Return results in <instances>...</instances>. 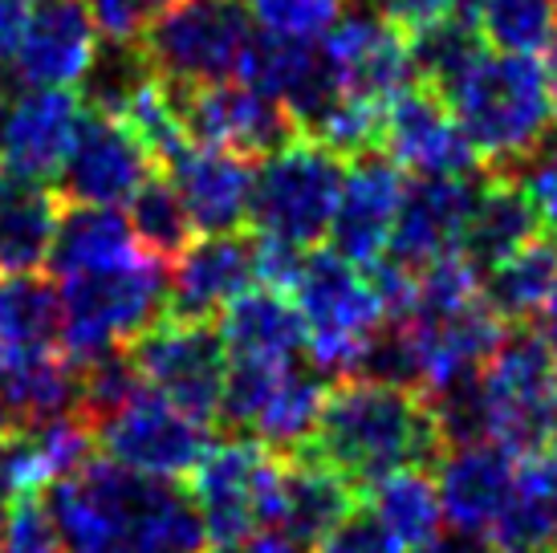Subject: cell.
Segmentation results:
<instances>
[{
  "instance_id": "obj_1",
  "label": "cell",
  "mask_w": 557,
  "mask_h": 553,
  "mask_svg": "<svg viewBox=\"0 0 557 553\" xmlns=\"http://www.w3.org/2000/svg\"><path fill=\"white\" fill-rule=\"evenodd\" d=\"M46 508L65 553H203L208 529L191 492L139 477L110 456H90L53 480Z\"/></svg>"
},
{
  "instance_id": "obj_2",
  "label": "cell",
  "mask_w": 557,
  "mask_h": 553,
  "mask_svg": "<svg viewBox=\"0 0 557 553\" xmlns=\"http://www.w3.org/2000/svg\"><path fill=\"white\" fill-rule=\"evenodd\" d=\"M301 452L338 468L362 492L391 472L440 464L448 444L428 395L358 374L330 386L318 431Z\"/></svg>"
},
{
  "instance_id": "obj_3",
  "label": "cell",
  "mask_w": 557,
  "mask_h": 553,
  "mask_svg": "<svg viewBox=\"0 0 557 553\" xmlns=\"http://www.w3.org/2000/svg\"><path fill=\"white\" fill-rule=\"evenodd\" d=\"M444 98L484 171H517L557 131L549 74L525 53H484Z\"/></svg>"
},
{
  "instance_id": "obj_4",
  "label": "cell",
  "mask_w": 557,
  "mask_h": 553,
  "mask_svg": "<svg viewBox=\"0 0 557 553\" xmlns=\"http://www.w3.org/2000/svg\"><path fill=\"white\" fill-rule=\"evenodd\" d=\"M289 297L310 334L306 351L313 367L325 379H358L374 339L387 325L371 276H362V269L334 248H310L289 285Z\"/></svg>"
},
{
  "instance_id": "obj_5",
  "label": "cell",
  "mask_w": 557,
  "mask_h": 553,
  "mask_svg": "<svg viewBox=\"0 0 557 553\" xmlns=\"http://www.w3.org/2000/svg\"><path fill=\"white\" fill-rule=\"evenodd\" d=\"M168 309V269L151 257H139L119 269L70 276L62 290V354L74 367L135 342Z\"/></svg>"
},
{
  "instance_id": "obj_6",
  "label": "cell",
  "mask_w": 557,
  "mask_h": 553,
  "mask_svg": "<svg viewBox=\"0 0 557 553\" xmlns=\"http://www.w3.org/2000/svg\"><path fill=\"white\" fill-rule=\"evenodd\" d=\"M484 440L505 452L537 456L557 435V342L545 330H509L500 351L480 370Z\"/></svg>"
},
{
  "instance_id": "obj_7",
  "label": "cell",
  "mask_w": 557,
  "mask_h": 553,
  "mask_svg": "<svg viewBox=\"0 0 557 553\" xmlns=\"http://www.w3.org/2000/svg\"><path fill=\"white\" fill-rule=\"evenodd\" d=\"M342 180H346V159L325 151L318 138L301 131L281 151L261 159L252 175V204H248L252 236L301 253L318 248L338 212Z\"/></svg>"
},
{
  "instance_id": "obj_8",
  "label": "cell",
  "mask_w": 557,
  "mask_h": 553,
  "mask_svg": "<svg viewBox=\"0 0 557 553\" xmlns=\"http://www.w3.org/2000/svg\"><path fill=\"white\" fill-rule=\"evenodd\" d=\"M252 46L245 0H175L147 25L143 58L171 86L236 82Z\"/></svg>"
},
{
  "instance_id": "obj_9",
  "label": "cell",
  "mask_w": 557,
  "mask_h": 553,
  "mask_svg": "<svg viewBox=\"0 0 557 553\" xmlns=\"http://www.w3.org/2000/svg\"><path fill=\"white\" fill-rule=\"evenodd\" d=\"M325 400H330V379L313 362L310 367L233 362L216 419L240 435L261 440L281 456H294L310 447Z\"/></svg>"
},
{
  "instance_id": "obj_10",
  "label": "cell",
  "mask_w": 557,
  "mask_h": 553,
  "mask_svg": "<svg viewBox=\"0 0 557 553\" xmlns=\"http://www.w3.org/2000/svg\"><path fill=\"white\" fill-rule=\"evenodd\" d=\"M285 456L264 447L252 435H236L212 444L200 468L191 472V501L200 508L212 545H236L252 533H273L277 521V492Z\"/></svg>"
},
{
  "instance_id": "obj_11",
  "label": "cell",
  "mask_w": 557,
  "mask_h": 553,
  "mask_svg": "<svg viewBox=\"0 0 557 553\" xmlns=\"http://www.w3.org/2000/svg\"><path fill=\"white\" fill-rule=\"evenodd\" d=\"M131 358L143 383L171 400L200 423H216L224 383H228V346L212 322H175L159 318L135 346Z\"/></svg>"
},
{
  "instance_id": "obj_12",
  "label": "cell",
  "mask_w": 557,
  "mask_h": 553,
  "mask_svg": "<svg viewBox=\"0 0 557 553\" xmlns=\"http://www.w3.org/2000/svg\"><path fill=\"white\" fill-rule=\"evenodd\" d=\"M94 440L102 447V456L139 472V477L156 480L191 477L212 447L208 444V423L180 411L151 386H143L126 407L102 419L94 428Z\"/></svg>"
},
{
  "instance_id": "obj_13",
  "label": "cell",
  "mask_w": 557,
  "mask_h": 553,
  "mask_svg": "<svg viewBox=\"0 0 557 553\" xmlns=\"http://www.w3.org/2000/svg\"><path fill=\"white\" fill-rule=\"evenodd\" d=\"M171 86V82H168ZM180 102L187 143L196 147H220L240 159H269L289 138L301 135V126L277 98L252 90L245 82H220V86H171Z\"/></svg>"
},
{
  "instance_id": "obj_14",
  "label": "cell",
  "mask_w": 557,
  "mask_h": 553,
  "mask_svg": "<svg viewBox=\"0 0 557 553\" xmlns=\"http://www.w3.org/2000/svg\"><path fill=\"white\" fill-rule=\"evenodd\" d=\"M383 155L419 180H465L484 175L480 155L451 114L448 98L428 82H411L383 110Z\"/></svg>"
},
{
  "instance_id": "obj_15",
  "label": "cell",
  "mask_w": 557,
  "mask_h": 553,
  "mask_svg": "<svg viewBox=\"0 0 557 553\" xmlns=\"http://www.w3.org/2000/svg\"><path fill=\"white\" fill-rule=\"evenodd\" d=\"M322 62L330 70V82L342 98H367V102H391L399 90L411 86V41L399 25L387 16L371 13H346L325 33Z\"/></svg>"
},
{
  "instance_id": "obj_16",
  "label": "cell",
  "mask_w": 557,
  "mask_h": 553,
  "mask_svg": "<svg viewBox=\"0 0 557 553\" xmlns=\"http://www.w3.org/2000/svg\"><path fill=\"white\" fill-rule=\"evenodd\" d=\"M151 171L159 168L123 119L86 110L70 159L58 175V196L70 204H90V208L131 204V196L151 180Z\"/></svg>"
},
{
  "instance_id": "obj_17",
  "label": "cell",
  "mask_w": 557,
  "mask_h": 553,
  "mask_svg": "<svg viewBox=\"0 0 557 553\" xmlns=\"http://www.w3.org/2000/svg\"><path fill=\"white\" fill-rule=\"evenodd\" d=\"M86 102L74 90L0 94V168L25 180H58L78 138Z\"/></svg>"
},
{
  "instance_id": "obj_18",
  "label": "cell",
  "mask_w": 557,
  "mask_h": 553,
  "mask_svg": "<svg viewBox=\"0 0 557 553\" xmlns=\"http://www.w3.org/2000/svg\"><path fill=\"white\" fill-rule=\"evenodd\" d=\"M98 25L82 0H49L25 16L13 62V86L74 90L98 62Z\"/></svg>"
},
{
  "instance_id": "obj_19",
  "label": "cell",
  "mask_w": 557,
  "mask_h": 553,
  "mask_svg": "<svg viewBox=\"0 0 557 553\" xmlns=\"http://www.w3.org/2000/svg\"><path fill=\"white\" fill-rule=\"evenodd\" d=\"M257 281V236L228 232L203 236L171 261L168 273V309L163 318L175 322H216L240 293Z\"/></svg>"
},
{
  "instance_id": "obj_20",
  "label": "cell",
  "mask_w": 557,
  "mask_h": 553,
  "mask_svg": "<svg viewBox=\"0 0 557 553\" xmlns=\"http://www.w3.org/2000/svg\"><path fill=\"white\" fill-rule=\"evenodd\" d=\"M403 192H407V175L387 155H362L355 163H346L338 212L330 224L334 253H342L358 269L383 261L399 220Z\"/></svg>"
},
{
  "instance_id": "obj_21",
  "label": "cell",
  "mask_w": 557,
  "mask_h": 553,
  "mask_svg": "<svg viewBox=\"0 0 557 553\" xmlns=\"http://www.w3.org/2000/svg\"><path fill=\"white\" fill-rule=\"evenodd\" d=\"M480 180L484 175H465V180H419L407 184L403 208L391 232V261L407 269H428L432 261L456 257L465 245V229L472 204H476Z\"/></svg>"
},
{
  "instance_id": "obj_22",
  "label": "cell",
  "mask_w": 557,
  "mask_h": 553,
  "mask_svg": "<svg viewBox=\"0 0 557 553\" xmlns=\"http://www.w3.org/2000/svg\"><path fill=\"white\" fill-rule=\"evenodd\" d=\"M517 472H521V460L493 440L448 447L435 464V492H440L444 521H451V529L488 538V529L517 489Z\"/></svg>"
},
{
  "instance_id": "obj_23",
  "label": "cell",
  "mask_w": 557,
  "mask_h": 553,
  "mask_svg": "<svg viewBox=\"0 0 557 553\" xmlns=\"http://www.w3.org/2000/svg\"><path fill=\"white\" fill-rule=\"evenodd\" d=\"M252 175L257 171L248 168V159L220 147H187L168 168V180L203 236H228L248 224Z\"/></svg>"
},
{
  "instance_id": "obj_24",
  "label": "cell",
  "mask_w": 557,
  "mask_h": 553,
  "mask_svg": "<svg viewBox=\"0 0 557 553\" xmlns=\"http://www.w3.org/2000/svg\"><path fill=\"white\" fill-rule=\"evenodd\" d=\"M355 508L358 489L342 477L338 468L318 460L313 452L285 456L273 533H281V538H289L294 545L306 550V545H318L322 538H330Z\"/></svg>"
},
{
  "instance_id": "obj_25",
  "label": "cell",
  "mask_w": 557,
  "mask_h": 553,
  "mask_svg": "<svg viewBox=\"0 0 557 553\" xmlns=\"http://www.w3.org/2000/svg\"><path fill=\"white\" fill-rule=\"evenodd\" d=\"M216 322L233 362H269V367L297 362V354L310 342L294 297L264 285L240 293Z\"/></svg>"
},
{
  "instance_id": "obj_26",
  "label": "cell",
  "mask_w": 557,
  "mask_h": 553,
  "mask_svg": "<svg viewBox=\"0 0 557 553\" xmlns=\"http://www.w3.org/2000/svg\"><path fill=\"white\" fill-rule=\"evenodd\" d=\"M537 236V212L529 204L525 187L517 184L512 171H484L465 229V257L480 273V281L493 273L500 261H509L517 248H525Z\"/></svg>"
},
{
  "instance_id": "obj_27",
  "label": "cell",
  "mask_w": 557,
  "mask_h": 553,
  "mask_svg": "<svg viewBox=\"0 0 557 553\" xmlns=\"http://www.w3.org/2000/svg\"><path fill=\"white\" fill-rule=\"evenodd\" d=\"M62 212L53 187L0 168V276L37 273L49 261Z\"/></svg>"
},
{
  "instance_id": "obj_28",
  "label": "cell",
  "mask_w": 557,
  "mask_h": 553,
  "mask_svg": "<svg viewBox=\"0 0 557 553\" xmlns=\"http://www.w3.org/2000/svg\"><path fill=\"white\" fill-rule=\"evenodd\" d=\"M147 257L139 236L131 229L119 208H90V204H74L62 212L53 248H49V269L70 281L82 273H102V269H119Z\"/></svg>"
},
{
  "instance_id": "obj_29",
  "label": "cell",
  "mask_w": 557,
  "mask_h": 553,
  "mask_svg": "<svg viewBox=\"0 0 557 553\" xmlns=\"http://www.w3.org/2000/svg\"><path fill=\"white\" fill-rule=\"evenodd\" d=\"M0 351L53 354L62 351V290L46 276H0Z\"/></svg>"
},
{
  "instance_id": "obj_30",
  "label": "cell",
  "mask_w": 557,
  "mask_h": 553,
  "mask_svg": "<svg viewBox=\"0 0 557 553\" xmlns=\"http://www.w3.org/2000/svg\"><path fill=\"white\" fill-rule=\"evenodd\" d=\"M557 281V236H533L525 248H517L509 261H500L484 276V302L496 309V318L521 325L537 318L554 293Z\"/></svg>"
},
{
  "instance_id": "obj_31",
  "label": "cell",
  "mask_w": 557,
  "mask_h": 553,
  "mask_svg": "<svg viewBox=\"0 0 557 553\" xmlns=\"http://www.w3.org/2000/svg\"><path fill=\"white\" fill-rule=\"evenodd\" d=\"M367 492H371L374 517L387 525L391 533H395L407 550H423L428 541L440 538L444 508H440L435 477H428L423 468H403V472H391V477H383Z\"/></svg>"
},
{
  "instance_id": "obj_32",
  "label": "cell",
  "mask_w": 557,
  "mask_h": 553,
  "mask_svg": "<svg viewBox=\"0 0 557 553\" xmlns=\"http://www.w3.org/2000/svg\"><path fill=\"white\" fill-rule=\"evenodd\" d=\"M407 41H411L416 82H428L440 94H448L484 58V46H488L480 25L465 13H451L444 21H432L423 29L407 33Z\"/></svg>"
},
{
  "instance_id": "obj_33",
  "label": "cell",
  "mask_w": 557,
  "mask_h": 553,
  "mask_svg": "<svg viewBox=\"0 0 557 553\" xmlns=\"http://www.w3.org/2000/svg\"><path fill=\"white\" fill-rule=\"evenodd\" d=\"M496 53L537 58L557 41V0H460Z\"/></svg>"
},
{
  "instance_id": "obj_34",
  "label": "cell",
  "mask_w": 557,
  "mask_h": 553,
  "mask_svg": "<svg viewBox=\"0 0 557 553\" xmlns=\"http://www.w3.org/2000/svg\"><path fill=\"white\" fill-rule=\"evenodd\" d=\"M126 220L139 236L143 253L159 265L184 257L187 248L196 245V224H191L175 184L168 180V171H151V180L131 196V216Z\"/></svg>"
},
{
  "instance_id": "obj_35",
  "label": "cell",
  "mask_w": 557,
  "mask_h": 553,
  "mask_svg": "<svg viewBox=\"0 0 557 553\" xmlns=\"http://www.w3.org/2000/svg\"><path fill=\"white\" fill-rule=\"evenodd\" d=\"M119 119L131 126V135L139 138L143 151L151 155V163H156L159 171H168L171 163L191 147V143H187V131H184V119H180L175 90H171L159 74H151L147 82H143Z\"/></svg>"
},
{
  "instance_id": "obj_36",
  "label": "cell",
  "mask_w": 557,
  "mask_h": 553,
  "mask_svg": "<svg viewBox=\"0 0 557 553\" xmlns=\"http://www.w3.org/2000/svg\"><path fill=\"white\" fill-rule=\"evenodd\" d=\"M488 541L500 553H557V505L525 472H517V489L488 529Z\"/></svg>"
},
{
  "instance_id": "obj_37",
  "label": "cell",
  "mask_w": 557,
  "mask_h": 553,
  "mask_svg": "<svg viewBox=\"0 0 557 553\" xmlns=\"http://www.w3.org/2000/svg\"><path fill=\"white\" fill-rule=\"evenodd\" d=\"M383 110L387 102L338 98L306 135L318 138L325 151H334L346 163H355L362 155H383Z\"/></svg>"
},
{
  "instance_id": "obj_38",
  "label": "cell",
  "mask_w": 557,
  "mask_h": 553,
  "mask_svg": "<svg viewBox=\"0 0 557 553\" xmlns=\"http://www.w3.org/2000/svg\"><path fill=\"white\" fill-rule=\"evenodd\" d=\"M248 16L264 37L281 41H322L346 16V0H245Z\"/></svg>"
},
{
  "instance_id": "obj_39",
  "label": "cell",
  "mask_w": 557,
  "mask_h": 553,
  "mask_svg": "<svg viewBox=\"0 0 557 553\" xmlns=\"http://www.w3.org/2000/svg\"><path fill=\"white\" fill-rule=\"evenodd\" d=\"M0 553H65L62 533L49 517L41 492L9 501L4 529H0Z\"/></svg>"
},
{
  "instance_id": "obj_40",
  "label": "cell",
  "mask_w": 557,
  "mask_h": 553,
  "mask_svg": "<svg viewBox=\"0 0 557 553\" xmlns=\"http://www.w3.org/2000/svg\"><path fill=\"white\" fill-rule=\"evenodd\" d=\"M171 4L175 0H90L86 9L110 46H139L147 25Z\"/></svg>"
},
{
  "instance_id": "obj_41",
  "label": "cell",
  "mask_w": 557,
  "mask_h": 553,
  "mask_svg": "<svg viewBox=\"0 0 557 553\" xmlns=\"http://www.w3.org/2000/svg\"><path fill=\"white\" fill-rule=\"evenodd\" d=\"M313 553H411V550L374 517L371 505L367 508L358 505L330 538H322L313 545Z\"/></svg>"
},
{
  "instance_id": "obj_42",
  "label": "cell",
  "mask_w": 557,
  "mask_h": 553,
  "mask_svg": "<svg viewBox=\"0 0 557 553\" xmlns=\"http://www.w3.org/2000/svg\"><path fill=\"white\" fill-rule=\"evenodd\" d=\"M512 175H517V184L525 187L537 220L549 229V236H557V131Z\"/></svg>"
},
{
  "instance_id": "obj_43",
  "label": "cell",
  "mask_w": 557,
  "mask_h": 553,
  "mask_svg": "<svg viewBox=\"0 0 557 553\" xmlns=\"http://www.w3.org/2000/svg\"><path fill=\"white\" fill-rule=\"evenodd\" d=\"M371 9L387 16L391 25H399L403 33H416L432 21L460 13V0H371Z\"/></svg>"
},
{
  "instance_id": "obj_44",
  "label": "cell",
  "mask_w": 557,
  "mask_h": 553,
  "mask_svg": "<svg viewBox=\"0 0 557 553\" xmlns=\"http://www.w3.org/2000/svg\"><path fill=\"white\" fill-rule=\"evenodd\" d=\"M521 472L557 505V444L542 447L537 456H525V460H521Z\"/></svg>"
},
{
  "instance_id": "obj_45",
  "label": "cell",
  "mask_w": 557,
  "mask_h": 553,
  "mask_svg": "<svg viewBox=\"0 0 557 553\" xmlns=\"http://www.w3.org/2000/svg\"><path fill=\"white\" fill-rule=\"evenodd\" d=\"M416 553H500L484 533H465V529H451V533H440L435 541H428L423 550Z\"/></svg>"
},
{
  "instance_id": "obj_46",
  "label": "cell",
  "mask_w": 557,
  "mask_h": 553,
  "mask_svg": "<svg viewBox=\"0 0 557 553\" xmlns=\"http://www.w3.org/2000/svg\"><path fill=\"white\" fill-rule=\"evenodd\" d=\"M216 553H301V545H294L281 533H252V538L236 541V545H220Z\"/></svg>"
},
{
  "instance_id": "obj_47",
  "label": "cell",
  "mask_w": 557,
  "mask_h": 553,
  "mask_svg": "<svg viewBox=\"0 0 557 553\" xmlns=\"http://www.w3.org/2000/svg\"><path fill=\"white\" fill-rule=\"evenodd\" d=\"M542 330L549 334V339L557 342V281H554V293H549V302H545V309H542Z\"/></svg>"
},
{
  "instance_id": "obj_48",
  "label": "cell",
  "mask_w": 557,
  "mask_h": 553,
  "mask_svg": "<svg viewBox=\"0 0 557 553\" xmlns=\"http://www.w3.org/2000/svg\"><path fill=\"white\" fill-rule=\"evenodd\" d=\"M545 74H549V86H554V98H557V41L549 46V62H545Z\"/></svg>"
},
{
  "instance_id": "obj_49",
  "label": "cell",
  "mask_w": 557,
  "mask_h": 553,
  "mask_svg": "<svg viewBox=\"0 0 557 553\" xmlns=\"http://www.w3.org/2000/svg\"><path fill=\"white\" fill-rule=\"evenodd\" d=\"M0 529H4V496H0Z\"/></svg>"
},
{
  "instance_id": "obj_50",
  "label": "cell",
  "mask_w": 557,
  "mask_h": 553,
  "mask_svg": "<svg viewBox=\"0 0 557 553\" xmlns=\"http://www.w3.org/2000/svg\"><path fill=\"white\" fill-rule=\"evenodd\" d=\"M33 4H49V0H33Z\"/></svg>"
}]
</instances>
